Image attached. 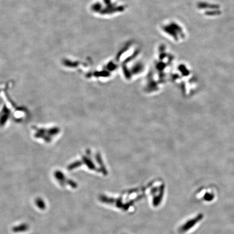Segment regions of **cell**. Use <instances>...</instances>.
Listing matches in <instances>:
<instances>
[{
	"instance_id": "cell-5",
	"label": "cell",
	"mask_w": 234,
	"mask_h": 234,
	"mask_svg": "<svg viewBox=\"0 0 234 234\" xmlns=\"http://www.w3.org/2000/svg\"><path fill=\"white\" fill-rule=\"evenodd\" d=\"M215 197L214 194L210 192H206L203 197V198L205 201L211 202L213 200Z\"/></svg>"
},
{
	"instance_id": "cell-6",
	"label": "cell",
	"mask_w": 234,
	"mask_h": 234,
	"mask_svg": "<svg viewBox=\"0 0 234 234\" xmlns=\"http://www.w3.org/2000/svg\"><path fill=\"white\" fill-rule=\"evenodd\" d=\"M36 205H38L39 208H40L41 209H44L45 208V204L44 202L42 200L41 198L37 199L36 201Z\"/></svg>"
},
{
	"instance_id": "cell-3",
	"label": "cell",
	"mask_w": 234,
	"mask_h": 234,
	"mask_svg": "<svg viewBox=\"0 0 234 234\" xmlns=\"http://www.w3.org/2000/svg\"><path fill=\"white\" fill-rule=\"evenodd\" d=\"M28 226L26 224H22L20 225V226L15 227L13 229V230L14 232H22L25 231L27 229H28Z\"/></svg>"
},
{
	"instance_id": "cell-2",
	"label": "cell",
	"mask_w": 234,
	"mask_h": 234,
	"mask_svg": "<svg viewBox=\"0 0 234 234\" xmlns=\"http://www.w3.org/2000/svg\"><path fill=\"white\" fill-rule=\"evenodd\" d=\"M203 218V214H199L194 219H192L190 221H189L187 223H186L185 226L184 227V229L185 230H186V229H189L190 228L194 226L195 224H196L197 222H198L199 221H200Z\"/></svg>"
},
{
	"instance_id": "cell-4",
	"label": "cell",
	"mask_w": 234,
	"mask_h": 234,
	"mask_svg": "<svg viewBox=\"0 0 234 234\" xmlns=\"http://www.w3.org/2000/svg\"><path fill=\"white\" fill-rule=\"evenodd\" d=\"M222 14L221 11H220L219 9H213V10H209L207 11L205 14L208 16H216V15H221Z\"/></svg>"
},
{
	"instance_id": "cell-1",
	"label": "cell",
	"mask_w": 234,
	"mask_h": 234,
	"mask_svg": "<svg viewBox=\"0 0 234 234\" xmlns=\"http://www.w3.org/2000/svg\"><path fill=\"white\" fill-rule=\"evenodd\" d=\"M198 7L201 9H219L220 6L216 4H212L207 2H199L198 3Z\"/></svg>"
}]
</instances>
